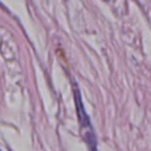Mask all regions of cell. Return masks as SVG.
<instances>
[{"label": "cell", "instance_id": "1", "mask_svg": "<svg viewBox=\"0 0 151 151\" xmlns=\"http://www.w3.org/2000/svg\"><path fill=\"white\" fill-rule=\"evenodd\" d=\"M73 92H74V103H76V109H77V114H78V119H79V124L81 127V132L84 136L85 142L87 143V145L90 146L91 151H97L96 147V137L92 130V125L90 123V119L85 112V109L83 106V101H81V97H80V92L78 90V87L73 86Z\"/></svg>", "mask_w": 151, "mask_h": 151}]
</instances>
